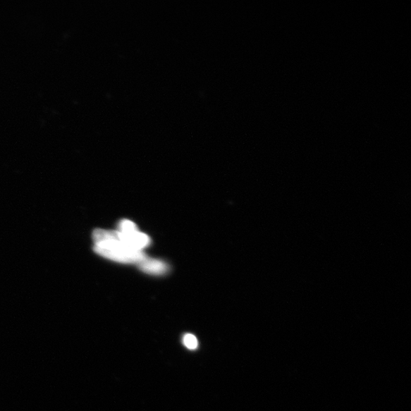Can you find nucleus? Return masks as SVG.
<instances>
[{"label":"nucleus","instance_id":"f03ea898","mask_svg":"<svg viewBox=\"0 0 411 411\" xmlns=\"http://www.w3.org/2000/svg\"><path fill=\"white\" fill-rule=\"evenodd\" d=\"M138 265L140 270L149 274H164L168 269V265L166 263L156 259H150L148 257L139 263Z\"/></svg>","mask_w":411,"mask_h":411},{"label":"nucleus","instance_id":"7ed1b4c3","mask_svg":"<svg viewBox=\"0 0 411 411\" xmlns=\"http://www.w3.org/2000/svg\"><path fill=\"white\" fill-rule=\"evenodd\" d=\"M137 231H138V228L136 224L128 221V219H123L119 223L118 231L121 233H130Z\"/></svg>","mask_w":411,"mask_h":411},{"label":"nucleus","instance_id":"f257e3e1","mask_svg":"<svg viewBox=\"0 0 411 411\" xmlns=\"http://www.w3.org/2000/svg\"><path fill=\"white\" fill-rule=\"evenodd\" d=\"M94 250L108 259L126 264H139L147 257L142 251L133 250L116 240V231L97 229L93 233Z\"/></svg>","mask_w":411,"mask_h":411},{"label":"nucleus","instance_id":"20e7f679","mask_svg":"<svg viewBox=\"0 0 411 411\" xmlns=\"http://www.w3.org/2000/svg\"><path fill=\"white\" fill-rule=\"evenodd\" d=\"M183 343L185 346L190 350H195L198 346V342L193 334H186L184 337Z\"/></svg>","mask_w":411,"mask_h":411}]
</instances>
